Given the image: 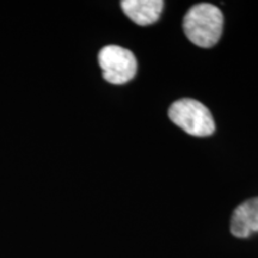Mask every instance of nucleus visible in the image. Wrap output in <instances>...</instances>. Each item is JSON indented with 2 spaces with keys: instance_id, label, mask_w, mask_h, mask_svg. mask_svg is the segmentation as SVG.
Returning a JSON list of instances; mask_svg holds the SVG:
<instances>
[{
  "instance_id": "20e7f679",
  "label": "nucleus",
  "mask_w": 258,
  "mask_h": 258,
  "mask_svg": "<svg viewBox=\"0 0 258 258\" xmlns=\"http://www.w3.org/2000/svg\"><path fill=\"white\" fill-rule=\"evenodd\" d=\"M231 233L237 238H249L258 233V198L240 203L231 218Z\"/></svg>"
},
{
  "instance_id": "f257e3e1",
  "label": "nucleus",
  "mask_w": 258,
  "mask_h": 258,
  "mask_svg": "<svg viewBox=\"0 0 258 258\" xmlns=\"http://www.w3.org/2000/svg\"><path fill=\"white\" fill-rule=\"evenodd\" d=\"M184 34L196 46L211 48L220 40L224 15L218 6L202 3L194 5L183 19Z\"/></svg>"
},
{
  "instance_id": "39448f33",
  "label": "nucleus",
  "mask_w": 258,
  "mask_h": 258,
  "mask_svg": "<svg viewBox=\"0 0 258 258\" xmlns=\"http://www.w3.org/2000/svg\"><path fill=\"white\" fill-rule=\"evenodd\" d=\"M122 10L127 17L139 25H150L159 19L164 9L161 0H123Z\"/></svg>"
},
{
  "instance_id": "7ed1b4c3",
  "label": "nucleus",
  "mask_w": 258,
  "mask_h": 258,
  "mask_svg": "<svg viewBox=\"0 0 258 258\" xmlns=\"http://www.w3.org/2000/svg\"><path fill=\"white\" fill-rule=\"evenodd\" d=\"M103 78L110 84L121 85L131 82L138 71L137 57L131 50L120 46H106L98 53Z\"/></svg>"
},
{
  "instance_id": "f03ea898",
  "label": "nucleus",
  "mask_w": 258,
  "mask_h": 258,
  "mask_svg": "<svg viewBox=\"0 0 258 258\" xmlns=\"http://www.w3.org/2000/svg\"><path fill=\"white\" fill-rule=\"evenodd\" d=\"M169 117L190 135L206 138L215 132V123L209 109L195 99L176 101L169 109Z\"/></svg>"
}]
</instances>
